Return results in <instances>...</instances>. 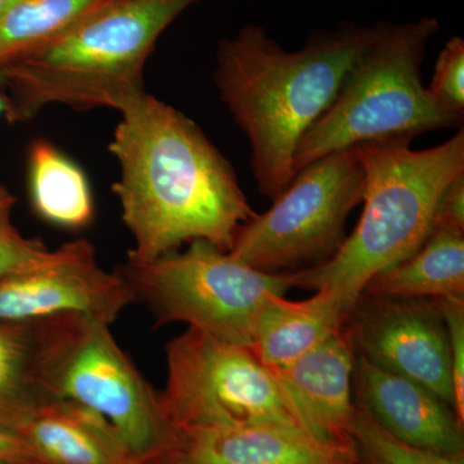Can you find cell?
Returning <instances> with one entry per match:
<instances>
[{"instance_id":"603a6c76","label":"cell","mask_w":464,"mask_h":464,"mask_svg":"<svg viewBox=\"0 0 464 464\" xmlns=\"http://www.w3.org/2000/svg\"><path fill=\"white\" fill-rule=\"evenodd\" d=\"M427 90L440 108L463 119L464 41L460 36L451 38L440 52L431 84Z\"/></svg>"},{"instance_id":"ba28073f","label":"cell","mask_w":464,"mask_h":464,"mask_svg":"<svg viewBox=\"0 0 464 464\" xmlns=\"http://www.w3.org/2000/svg\"><path fill=\"white\" fill-rule=\"evenodd\" d=\"M166 360L159 396L170 429L277 424L306 431L279 375L249 347L188 328L168 342Z\"/></svg>"},{"instance_id":"f1b7e54d","label":"cell","mask_w":464,"mask_h":464,"mask_svg":"<svg viewBox=\"0 0 464 464\" xmlns=\"http://www.w3.org/2000/svg\"><path fill=\"white\" fill-rule=\"evenodd\" d=\"M14 2H16V0H0V16H2L3 12L8 7H11Z\"/></svg>"},{"instance_id":"7c38bea8","label":"cell","mask_w":464,"mask_h":464,"mask_svg":"<svg viewBox=\"0 0 464 464\" xmlns=\"http://www.w3.org/2000/svg\"><path fill=\"white\" fill-rule=\"evenodd\" d=\"M154 464H359L353 445L320 441L277 424L170 429Z\"/></svg>"},{"instance_id":"8fae6325","label":"cell","mask_w":464,"mask_h":464,"mask_svg":"<svg viewBox=\"0 0 464 464\" xmlns=\"http://www.w3.org/2000/svg\"><path fill=\"white\" fill-rule=\"evenodd\" d=\"M136 304L118 270L106 271L87 239L67 241L42 264L0 279V320L87 315L112 323Z\"/></svg>"},{"instance_id":"4fadbf2b","label":"cell","mask_w":464,"mask_h":464,"mask_svg":"<svg viewBox=\"0 0 464 464\" xmlns=\"http://www.w3.org/2000/svg\"><path fill=\"white\" fill-rule=\"evenodd\" d=\"M353 393L356 406L406 444L464 454V424L426 387L357 356Z\"/></svg>"},{"instance_id":"30bf717a","label":"cell","mask_w":464,"mask_h":464,"mask_svg":"<svg viewBox=\"0 0 464 464\" xmlns=\"http://www.w3.org/2000/svg\"><path fill=\"white\" fill-rule=\"evenodd\" d=\"M344 326L357 356L453 406L450 348L439 301L362 295Z\"/></svg>"},{"instance_id":"5bb4252c","label":"cell","mask_w":464,"mask_h":464,"mask_svg":"<svg viewBox=\"0 0 464 464\" xmlns=\"http://www.w3.org/2000/svg\"><path fill=\"white\" fill-rule=\"evenodd\" d=\"M357 355L346 326L276 372L302 426L331 444L353 445V380Z\"/></svg>"},{"instance_id":"484cf974","label":"cell","mask_w":464,"mask_h":464,"mask_svg":"<svg viewBox=\"0 0 464 464\" xmlns=\"http://www.w3.org/2000/svg\"><path fill=\"white\" fill-rule=\"evenodd\" d=\"M0 464H41L23 440L0 430Z\"/></svg>"},{"instance_id":"e0dca14e","label":"cell","mask_w":464,"mask_h":464,"mask_svg":"<svg viewBox=\"0 0 464 464\" xmlns=\"http://www.w3.org/2000/svg\"><path fill=\"white\" fill-rule=\"evenodd\" d=\"M350 311L329 289L292 301L285 295L266 299L256 324L250 350L274 371L286 368L328 340L344 325Z\"/></svg>"},{"instance_id":"7a4b0ae2","label":"cell","mask_w":464,"mask_h":464,"mask_svg":"<svg viewBox=\"0 0 464 464\" xmlns=\"http://www.w3.org/2000/svg\"><path fill=\"white\" fill-rule=\"evenodd\" d=\"M373 33L374 25L347 24L286 51L264 27L248 25L219 43L213 83L248 140L250 168L264 197L274 200L292 181L299 141Z\"/></svg>"},{"instance_id":"cb8c5ba5","label":"cell","mask_w":464,"mask_h":464,"mask_svg":"<svg viewBox=\"0 0 464 464\" xmlns=\"http://www.w3.org/2000/svg\"><path fill=\"white\" fill-rule=\"evenodd\" d=\"M450 348L453 408L464 424V298L439 299Z\"/></svg>"},{"instance_id":"277c9868","label":"cell","mask_w":464,"mask_h":464,"mask_svg":"<svg viewBox=\"0 0 464 464\" xmlns=\"http://www.w3.org/2000/svg\"><path fill=\"white\" fill-rule=\"evenodd\" d=\"M355 148L365 172L359 224L328 261L288 273L292 288L332 290L348 311L375 274L429 239L440 195L464 173V130L426 150L399 140Z\"/></svg>"},{"instance_id":"52a82bcc","label":"cell","mask_w":464,"mask_h":464,"mask_svg":"<svg viewBox=\"0 0 464 464\" xmlns=\"http://www.w3.org/2000/svg\"><path fill=\"white\" fill-rule=\"evenodd\" d=\"M364 191L356 148L331 152L297 170L270 209L241 226L228 253L268 274L323 264L346 239L348 216L362 203Z\"/></svg>"},{"instance_id":"44dd1931","label":"cell","mask_w":464,"mask_h":464,"mask_svg":"<svg viewBox=\"0 0 464 464\" xmlns=\"http://www.w3.org/2000/svg\"><path fill=\"white\" fill-rule=\"evenodd\" d=\"M353 436L357 444L362 445L387 464H464V454L442 453L432 449L414 447L396 439L356 405Z\"/></svg>"},{"instance_id":"7402d4cb","label":"cell","mask_w":464,"mask_h":464,"mask_svg":"<svg viewBox=\"0 0 464 464\" xmlns=\"http://www.w3.org/2000/svg\"><path fill=\"white\" fill-rule=\"evenodd\" d=\"M17 199L0 183V279L42 264L51 249L35 237H26L12 221Z\"/></svg>"},{"instance_id":"8992f818","label":"cell","mask_w":464,"mask_h":464,"mask_svg":"<svg viewBox=\"0 0 464 464\" xmlns=\"http://www.w3.org/2000/svg\"><path fill=\"white\" fill-rule=\"evenodd\" d=\"M116 270L136 302L148 307L157 328L186 324L249 348L266 299L292 288L288 273L256 270L204 240L149 262L127 258Z\"/></svg>"},{"instance_id":"4316f807","label":"cell","mask_w":464,"mask_h":464,"mask_svg":"<svg viewBox=\"0 0 464 464\" xmlns=\"http://www.w3.org/2000/svg\"><path fill=\"white\" fill-rule=\"evenodd\" d=\"M356 448L357 454H359V464H387L383 462L381 458L375 456L374 453H372L371 450H368V449L362 447V445L357 444V442Z\"/></svg>"},{"instance_id":"d6986e66","label":"cell","mask_w":464,"mask_h":464,"mask_svg":"<svg viewBox=\"0 0 464 464\" xmlns=\"http://www.w3.org/2000/svg\"><path fill=\"white\" fill-rule=\"evenodd\" d=\"M371 297L464 298V237L433 230L417 252L366 283Z\"/></svg>"},{"instance_id":"6da1fadb","label":"cell","mask_w":464,"mask_h":464,"mask_svg":"<svg viewBox=\"0 0 464 464\" xmlns=\"http://www.w3.org/2000/svg\"><path fill=\"white\" fill-rule=\"evenodd\" d=\"M119 112L109 151L121 172L112 191L133 240L127 258L152 261L197 240L230 252L256 212L227 158L191 118L148 92Z\"/></svg>"},{"instance_id":"9a60e30c","label":"cell","mask_w":464,"mask_h":464,"mask_svg":"<svg viewBox=\"0 0 464 464\" xmlns=\"http://www.w3.org/2000/svg\"><path fill=\"white\" fill-rule=\"evenodd\" d=\"M70 316L0 320V430L14 436L34 409L51 401L52 360Z\"/></svg>"},{"instance_id":"2e32d148","label":"cell","mask_w":464,"mask_h":464,"mask_svg":"<svg viewBox=\"0 0 464 464\" xmlns=\"http://www.w3.org/2000/svg\"><path fill=\"white\" fill-rule=\"evenodd\" d=\"M14 436L41 464H142L103 418L65 400L34 409Z\"/></svg>"},{"instance_id":"9c48e42d","label":"cell","mask_w":464,"mask_h":464,"mask_svg":"<svg viewBox=\"0 0 464 464\" xmlns=\"http://www.w3.org/2000/svg\"><path fill=\"white\" fill-rule=\"evenodd\" d=\"M50 393L103 418L142 464H154L169 440L159 392L125 355L109 324L96 317H70L52 360Z\"/></svg>"},{"instance_id":"ac0fdd59","label":"cell","mask_w":464,"mask_h":464,"mask_svg":"<svg viewBox=\"0 0 464 464\" xmlns=\"http://www.w3.org/2000/svg\"><path fill=\"white\" fill-rule=\"evenodd\" d=\"M27 192L33 212L63 230L88 227L96 215L93 191L83 168L47 140L27 152Z\"/></svg>"},{"instance_id":"83f0119b","label":"cell","mask_w":464,"mask_h":464,"mask_svg":"<svg viewBox=\"0 0 464 464\" xmlns=\"http://www.w3.org/2000/svg\"><path fill=\"white\" fill-rule=\"evenodd\" d=\"M8 109L7 88L3 72H0V116H5Z\"/></svg>"},{"instance_id":"d4e9b609","label":"cell","mask_w":464,"mask_h":464,"mask_svg":"<svg viewBox=\"0 0 464 464\" xmlns=\"http://www.w3.org/2000/svg\"><path fill=\"white\" fill-rule=\"evenodd\" d=\"M433 230L464 237V173L449 183L440 195L433 216Z\"/></svg>"},{"instance_id":"ffe728a7","label":"cell","mask_w":464,"mask_h":464,"mask_svg":"<svg viewBox=\"0 0 464 464\" xmlns=\"http://www.w3.org/2000/svg\"><path fill=\"white\" fill-rule=\"evenodd\" d=\"M103 0H16L0 16V72L45 44Z\"/></svg>"},{"instance_id":"3957f363","label":"cell","mask_w":464,"mask_h":464,"mask_svg":"<svg viewBox=\"0 0 464 464\" xmlns=\"http://www.w3.org/2000/svg\"><path fill=\"white\" fill-rule=\"evenodd\" d=\"M199 0H103L51 41L3 70L5 121H32L53 105L121 110L143 93L161 34Z\"/></svg>"},{"instance_id":"5b68a950","label":"cell","mask_w":464,"mask_h":464,"mask_svg":"<svg viewBox=\"0 0 464 464\" xmlns=\"http://www.w3.org/2000/svg\"><path fill=\"white\" fill-rule=\"evenodd\" d=\"M439 21L422 17L374 25L325 111L302 137L295 172L331 152L365 142H411L420 134L462 128L424 87L422 65Z\"/></svg>"}]
</instances>
